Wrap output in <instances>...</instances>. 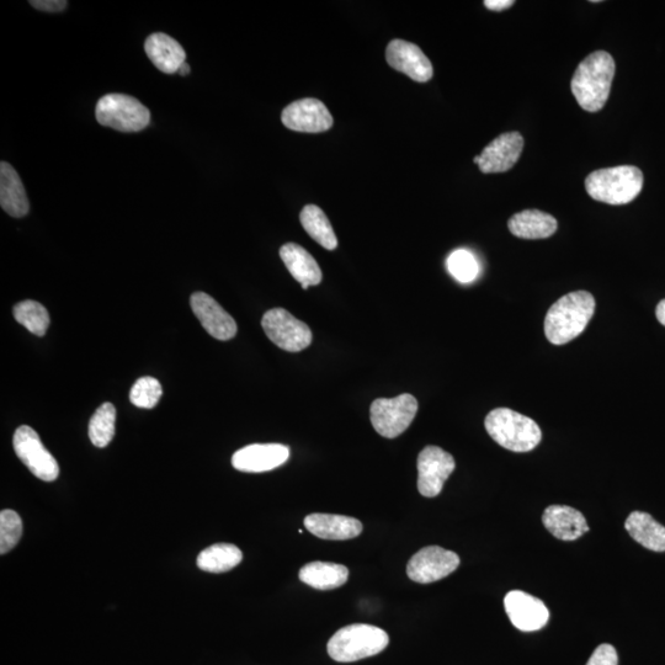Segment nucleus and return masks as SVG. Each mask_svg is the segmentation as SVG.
Returning a JSON list of instances; mask_svg holds the SVG:
<instances>
[{"mask_svg":"<svg viewBox=\"0 0 665 665\" xmlns=\"http://www.w3.org/2000/svg\"><path fill=\"white\" fill-rule=\"evenodd\" d=\"M614 58L605 51L593 52L579 63L571 88L579 106L589 113H598L609 99L615 76Z\"/></svg>","mask_w":665,"mask_h":665,"instance_id":"1","label":"nucleus"},{"mask_svg":"<svg viewBox=\"0 0 665 665\" xmlns=\"http://www.w3.org/2000/svg\"><path fill=\"white\" fill-rule=\"evenodd\" d=\"M595 312V299L590 292L574 291L561 297L545 318V334L549 342L565 345L584 332Z\"/></svg>","mask_w":665,"mask_h":665,"instance_id":"2","label":"nucleus"},{"mask_svg":"<svg viewBox=\"0 0 665 665\" xmlns=\"http://www.w3.org/2000/svg\"><path fill=\"white\" fill-rule=\"evenodd\" d=\"M484 427L497 444L513 452L534 450L542 439L535 420L509 408L494 409L484 420Z\"/></svg>","mask_w":665,"mask_h":665,"instance_id":"3","label":"nucleus"},{"mask_svg":"<svg viewBox=\"0 0 665 665\" xmlns=\"http://www.w3.org/2000/svg\"><path fill=\"white\" fill-rule=\"evenodd\" d=\"M643 174L633 166L595 170L585 179L590 198L609 205H626L640 195Z\"/></svg>","mask_w":665,"mask_h":665,"instance_id":"4","label":"nucleus"},{"mask_svg":"<svg viewBox=\"0 0 665 665\" xmlns=\"http://www.w3.org/2000/svg\"><path fill=\"white\" fill-rule=\"evenodd\" d=\"M390 643V637L379 627L355 624L335 632L328 642L329 657L335 662L351 663L374 657Z\"/></svg>","mask_w":665,"mask_h":665,"instance_id":"5","label":"nucleus"},{"mask_svg":"<svg viewBox=\"0 0 665 665\" xmlns=\"http://www.w3.org/2000/svg\"><path fill=\"white\" fill-rule=\"evenodd\" d=\"M95 116L101 126L121 132H138L151 121L150 110L126 94H108L98 101Z\"/></svg>","mask_w":665,"mask_h":665,"instance_id":"6","label":"nucleus"},{"mask_svg":"<svg viewBox=\"0 0 665 665\" xmlns=\"http://www.w3.org/2000/svg\"><path fill=\"white\" fill-rule=\"evenodd\" d=\"M418 412L417 398L404 393L395 398H379L371 404V423L383 438L395 439L406 432Z\"/></svg>","mask_w":665,"mask_h":665,"instance_id":"7","label":"nucleus"},{"mask_svg":"<svg viewBox=\"0 0 665 665\" xmlns=\"http://www.w3.org/2000/svg\"><path fill=\"white\" fill-rule=\"evenodd\" d=\"M262 327L271 342L289 353H299L312 343L310 327L284 308H274L266 312Z\"/></svg>","mask_w":665,"mask_h":665,"instance_id":"8","label":"nucleus"},{"mask_svg":"<svg viewBox=\"0 0 665 665\" xmlns=\"http://www.w3.org/2000/svg\"><path fill=\"white\" fill-rule=\"evenodd\" d=\"M13 446L15 454L35 477L45 482L57 480L60 467L33 428L28 425L18 428L14 434Z\"/></svg>","mask_w":665,"mask_h":665,"instance_id":"9","label":"nucleus"},{"mask_svg":"<svg viewBox=\"0 0 665 665\" xmlns=\"http://www.w3.org/2000/svg\"><path fill=\"white\" fill-rule=\"evenodd\" d=\"M460 566V557L455 552L439 546L425 547L408 562L407 574L411 581L429 584L450 576Z\"/></svg>","mask_w":665,"mask_h":665,"instance_id":"10","label":"nucleus"},{"mask_svg":"<svg viewBox=\"0 0 665 665\" xmlns=\"http://www.w3.org/2000/svg\"><path fill=\"white\" fill-rule=\"evenodd\" d=\"M455 467L454 457L449 452L438 446H427L418 456L419 493L427 498L439 496Z\"/></svg>","mask_w":665,"mask_h":665,"instance_id":"11","label":"nucleus"},{"mask_svg":"<svg viewBox=\"0 0 665 665\" xmlns=\"http://www.w3.org/2000/svg\"><path fill=\"white\" fill-rule=\"evenodd\" d=\"M281 121L292 131L321 133L331 130L333 116L327 106L317 99L307 98L287 105L281 114Z\"/></svg>","mask_w":665,"mask_h":665,"instance_id":"12","label":"nucleus"},{"mask_svg":"<svg viewBox=\"0 0 665 665\" xmlns=\"http://www.w3.org/2000/svg\"><path fill=\"white\" fill-rule=\"evenodd\" d=\"M388 65L396 71L406 74L418 83H427L433 78L432 62L424 52L412 42L393 40L386 50Z\"/></svg>","mask_w":665,"mask_h":665,"instance_id":"13","label":"nucleus"},{"mask_svg":"<svg viewBox=\"0 0 665 665\" xmlns=\"http://www.w3.org/2000/svg\"><path fill=\"white\" fill-rule=\"evenodd\" d=\"M504 606L510 621L520 631L541 630L550 619L549 609L544 601L520 590L510 592L504 599Z\"/></svg>","mask_w":665,"mask_h":665,"instance_id":"14","label":"nucleus"},{"mask_svg":"<svg viewBox=\"0 0 665 665\" xmlns=\"http://www.w3.org/2000/svg\"><path fill=\"white\" fill-rule=\"evenodd\" d=\"M524 138L519 132L502 133L484 148L477 166L483 174L505 173L519 161Z\"/></svg>","mask_w":665,"mask_h":665,"instance_id":"15","label":"nucleus"},{"mask_svg":"<svg viewBox=\"0 0 665 665\" xmlns=\"http://www.w3.org/2000/svg\"><path fill=\"white\" fill-rule=\"evenodd\" d=\"M190 305L195 316L199 318L201 326L211 337L222 340V342L236 337V321L211 296L205 292H195L190 297Z\"/></svg>","mask_w":665,"mask_h":665,"instance_id":"16","label":"nucleus"},{"mask_svg":"<svg viewBox=\"0 0 665 665\" xmlns=\"http://www.w3.org/2000/svg\"><path fill=\"white\" fill-rule=\"evenodd\" d=\"M290 457V449L281 444H253L238 450L232 457L236 470L260 473L283 466Z\"/></svg>","mask_w":665,"mask_h":665,"instance_id":"17","label":"nucleus"},{"mask_svg":"<svg viewBox=\"0 0 665 665\" xmlns=\"http://www.w3.org/2000/svg\"><path fill=\"white\" fill-rule=\"evenodd\" d=\"M305 528L323 540H350L363 532V524L350 516L316 513L306 516Z\"/></svg>","mask_w":665,"mask_h":665,"instance_id":"18","label":"nucleus"},{"mask_svg":"<svg viewBox=\"0 0 665 665\" xmlns=\"http://www.w3.org/2000/svg\"><path fill=\"white\" fill-rule=\"evenodd\" d=\"M542 521L545 528L562 541L577 540L589 531L584 515L567 505H551L545 510Z\"/></svg>","mask_w":665,"mask_h":665,"instance_id":"19","label":"nucleus"},{"mask_svg":"<svg viewBox=\"0 0 665 665\" xmlns=\"http://www.w3.org/2000/svg\"><path fill=\"white\" fill-rule=\"evenodd\" d=\"M280 258L290 271L292 278L300 283L303 290L322 283L323 274L316 259L305 248L296 243H287L280 249Z\"/></svg>","mask_w":665,"mask_h":665,"instance_id":"20","label":"nucleus"},{"mask_svg":"<svg viewBox=\"0 0 665 665\" xmlns=\"http://www.w3.org/2000/svg\"><path fill=\"white\" fill-rule=\"evenodd\" d=\"M145 50L153 65L166 74L179 72L185 63L183 46L167 34H152L146 40Z\"/></svg>","mask_w":665,"mask_h":665,"instance_id":"21","label":"nucleus"},{"mask_svg":"<svg viewBox=\"0 0 665 665\" xmlns=\"http://www.w3.org/2000/svg\"><path fill=\"white\" fill-rule=\"evenodd\" d=\"M0 205L8 215L17 218L28 215L30 210L23 182L7 162L0 164Z\"/></svg>","mask_w":665,"mask_h":665,"instance_id":"22","label":"nucleus"},{"mask_svg":"<svg viewBox=\"0 0 665 665\" xmlns=\"http://www.w3.org/2000/svg\"><path fill=\"white\" fill-rule=\"evenodd\" d=\"M509 231L523 239H545L556 233L558 223L555 217L539 210L518 212L508 222Z\"/></svg>","mask_w":665,"mask_h":665,"instance_id":"23","label":"nucleus"},{"mask_svg":"<svg viewBox=\"0 0 665 665\" xmlns=\"http://www.w3.org/2000/svg\"><path fill=\"white\" fill-rule=\"evenodd\" d=\"M625 528L633 540L654 552H665V528L651 515L633 512L627 518Z\"/></svg>","mask_w":665,"mask_h":665,"instance_id":"24","label":"nucleus"},{"mask_svg":"<svg viewBox=\"0 0 665 665\" xmlns=\"http://www.w3.org/2000/svg\"><path fill=\"white\" fill-rule=\"evenodd\" d=\"M349 577L348 568L331 562H311L301 568L303 583L318 590H332L342 587Z\"/></svg>","mask_w":665,"mask_h":665,"instance_id":"25","label":"nucleus"},{"mask_svg":"<svg viewBox=\"0 0 665 665\" xmlns=\"http://www.w3.org/2000/svg\"><path fill=\"white\" fill-rule=\"evenodd\" d=\"M243 560V553L232 544H216L200 552L198 567L209 573H225L237 567Z\"/></svg>","mask_w":665,"mask_h":665,"instance_id":"26","label":"nucleus"},{"mask_svg":"<svg viewBox=\"0 0 665 665\" xmlns=\"http://www.w3.org/2000/svg\"><path fill=\"white\" fill-rule=\"evenodd\" d=\"M300 221L308 236L315 239L319 246L327 250L337 249L338 239L335 236L331 222L318 206L307 205L303 207Z\"/></svg>","mask_w":665,"mask_h":665,"instance_id":"27","label":"nucleus"},{"mask_svg":"<svg viewBox=\"0 0 665 665\" xmlns=\"http://www.w3.org/2000/svg\"><path fill=\"white\" fill-rule=\"evenodd\" d=\"M116 409L114 404L104 403L89 422V439L97 448H106L115 435Z\"/></svg>","mask_w":665,"mask_h":665,"instance_id":"28","label":"nucleus"},{"mask_svg":"<svg viewBox=\"0 0 665 665\" xmlns=\"http://www.w3.org/2000/svg\"><path fill=\"white\" fill-rule=\"evenodd\" d=\"M14 318L37 337H44L50 326L49 312L36 301L28 300L18 303L14 307Z\"/></svg>","mask_w":665,"mask_h":665,"instance_id":"29","label":"nucleus"},{"mask_svg":"<svg viewBox=\"0 0 665 665\" xmlns=\"http://www.w3.org/2000/svg\"><path fill=\"white\" fill-rule=\"evenodd\" d=\"M163 395V388L153 377H142L133 385L130 401L133 406L143 409H152L157 406Z\"/></svg>","mask_w":665,"mask_h":665,"instance_id":"30","label":"nucleus"},{"mask_svg":"<svg viewBox=\"0 0 665 665\" xmlns=\"http://www.w3.org/2000/svg\"><path fill=\"white\" fill-rule=\"evenodd\" d=\"M23 536V521L14 510H3L0 513V553L5 555L12 551Z\"/></svg>","mask_w":665,"mask_h":665,"instance_id":"31","label":"nucleus"},{"mask_svg":"<svg viewBox=\"0 0 665 665\" xmlns=\"http://www.w3.org/2000/svg\"><path fill=\"white\" fill-rule=\"evenodd\" d=\"M450 274L462 284L471 283L478 275V264L475 257L467 250H456L448 259Z\"/></svg>","mask_w":665,"mask_h":665,"instance_id":"32","label":"nucleus"},{"mask_svg":"<svg viewBox=\"0 0 665 665\" xmlns=\"http://www.w3.org/2000/svg\"><path fill=\"white\" fill-rule=\"evenodd\" d=\"M619 664V657H617L616 649L611 645H601L595 649L592 657L589 658L587 665H617Z\"/></svg>","mask_w":665,"mask_h":665,"instance_id":"33","label":"nucleus"},{"mask_svg":"<svg viewBox=\"0 0 665 665\" xmlns=\"http://www.w3.org/2000/svg\"><path fill=\"white\" fill-rule=\"evenodd\" d=\"M34 8L44 10V12H62L63 9H66L67 2L63 0H36V2H30Z\"/></svg>","mask_w":665,"mask_h":665,"instance_id":"34","label":"nucleus"},{"mask_svg":"<svg viewBox=\"0 0 665 665\" xmlns=\"http://www.w3.org/2000/svg\"><path fill=\"white\" fill-rule=\"evenodd\" d=\"M483 4L486 5V8L489 10L502 12V10L512 8L515 2L514 0H486Z\"/></svg>","mask_w":665,"mask_h":665,"instance_id":"35","label":"nucleus"},{"mask_svg":"<svg viewBox=\"0 0 665 665\" xmlns=\"http://www.w3.org/2000/svg\"><path fill=\"white\" fill-rule=\"evenodd\" d=\"M656 315L659 323L665 327V300L658 303Z\"/></svg>","mask_w":665,"mask_h":665,"instance_id":"36","label":"nucleus"},{"mask_svg":"<svg viewBox=\"0 0 665 665\" xmlns=\"http://www.w3.org/2000/svg\"><path fill=\"white\" fill-rule=\"evenodd\" d=\"M189 72H190V67L188 63H184V65L179 69V73L182 74V76H186V74H189Z\"/></svg>","mask_w":665,"mask_h":665,"instance_id":"37","label":"nucleus"}]
</instances>
